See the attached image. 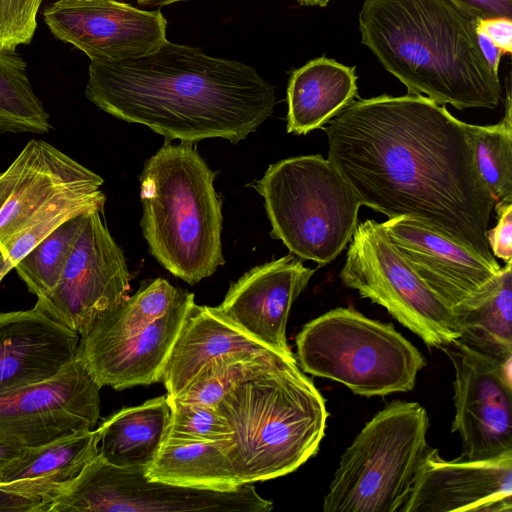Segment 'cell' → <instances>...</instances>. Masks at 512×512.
Wrapping results in <instances>:
<instances>
[{
  "mask_svg": "<svg viewBox=\"0 0 512 512\" xmlns=\"http://www.w3.org/2000/svg\"><path fill=\"white\" fill-rule=\"evenodd\" d=\"M466 124L422 95L353 100L325 129L328 159L361 205L414 219L499 265L487 236L495 200Z\"/></svg>",
  "mask_w": 512,
  "mask_h": 512,
  "instance_id": "1",
  "label": "cell"
},
{
  "mask_svg": "<svg viewBox=\"0 0 512 512\" xmlns=\"http://www.w3.org/2000/svg\"><path fill=\"white\" fill-rule=\"evenodd\" d=\"M88 71L90 102L166 141L237 144L271 116L276 101L274 87L252 66L168 40L140 57L91 60Z\"/></svg>",
  "mask_w": 512,
  "mask_h": 512,
  "instance_id": "2",
  "label": "cell"
},
{
  "mask_svg": "<svg viewBox=\"0 0 512 512\" xmlns=\"http://www.w3.org/2000/svg\"><path fill=\"white\" fill-rule=\"evenodd\" d=\"M358 19L362 43L408 94L459 110L500 104L477 21L449 0H365Z\"/></svg>",
  "mask_w": 512,
  "mask_h": 512,
  "instance_id": "3",
  "label": "cell"
},
{
  "mask_svg": "<svg viewBox=\"0 0 512 512\" xmlns=\"http://www.w3.org/2000/svg\"><path fill=\"white\" fill-rule=\"evenodd\" d=\"M216 409L231 428L224 450L242 484L299 468L318 452L329 416L296 360L240 381Z\"/></svg>",
  "mask_w": 512,
  "mask_h": 512,
  "instance_id": "4",
  "label": "cell"
},
{
  "mask_svg": "<svg viewBox=\"0 0 512 512\" xmlns=\"http://www.w3.org/2000/svg\"><path fill=\"white\" fill-rule=\"evenodd\" d=\"M215 176L193 143L170 141L145 161L140 175V225L149 251L190 285L224 264Z\"/></svg>",
  "mask_w": 512,
  "mask_h": 512,
  "instance_id": "5",
  "label": "cell"
},
{
  "mask_svg": "<svg viewBox=\"0 0 512 512\" xmlns=\"http://www.w3.org/2000/svg\"><path fill=\"white\" fill-rule=\"evenodd\" d=\"M264 198L273 238L302 260L332 262L350 242L362 206L334 164L302 155L271 164L253 183Z\"/></svg>",
  "mask_w": 512,
  "mask_h": 512,
  "instance_id": "6",
  "label": "cell"
},
{
  "mask_svg": "<svg viewBox=\"0 0 512 512\" xmlns=\"http://www.w3.org/2000/svg\"><path fill=\"white\" fill-rule=\"evenodd\" d=\"M302 370L366 397L408 392L426 365L391 323L338 307L306 323L296 336Z\"/></svg>",
  "mask_w": 512,
  "mask_h": 512,
  "instance_id": "7",
  "label": "cell"
},
{
  "mask_svg": "<svg viewBox=\"0 0 512 512\" xmlns=\"http://www.w3.org/2000/svg\"><path fill=\"white\" fill-rule=\"evenodd\" d=\"M429 418L417 402L394 401L379 411L341 456L325 512H400L430 446Z\"/></svg>",
  "mask_w": 512,
  "mask_h": 512,
  "instance_id": "8",
  "label": "cell"
},
{
  "mask_svg": "<svg viewBox=\"0 0 512 512\" xmlns=\"http://www.w3.org/2000/svg\"><path fill=\"white\" fill-rule=\"evenodd\" d=\"M340 272L342 282L384 308L430 348L460 338L454 311L416 274L381 223L357 225Z\"/></svg>",
  "mask_w": 512,
  "mask_h": 512,
  "instance_id": "9",
  "label": "cell"
},
{
  "mask_svg": "<svg viewBox=\"0 0 512 512\" xmlns=\"http://www.w3.org/2000/svg\"><path fill=\"white\" fill-rule=\"evenodd\" d=\"M147 467H117L99 455L57 494L49 512H268L273 503L252 483L233 491L196 489L153 481Z\"/></svg>",
  "mask_w": 512,
  "mask_h": 512,
  "instance_id": "10",
  "label": "cell"
},
{
  "mask_svg": "<svg viewBox=\"0 0 512 512\" xmlns=\"http://www.w3.org/2000/svg\"><path fill=\"white\" fill-rule=\"evenodd\" d=\"M101 176L42 140L29 141L0 173V244L54 210L84 205L103 212Z\"/></svg>",
  "mask_w": 512,
  "mask_h": 512,
  "instance_id": "11",
  "label": "cell"
},
{
  "mask_svg": "<svg viewBox=\"0 0 512 512\" xmlns=\"http://www.w3.org/2000/svg\"><path fill=\"white\" fill-rule=\"evenodd\" d=\"M101 212L84 214L61 276L36 304L80 337L103 311L128 297L131 274Z\"/></svg>",
  "mask_w": 512,
  "mask_h": 512,
  "instance_id": "12",
  "label": "cell"
},
{
  "mask_svg": "<svg viewBox=\"0 0 512 512\" xmlns=\"http://www.w3.org/2000/svg\"><path fill=\"white\" fill-rule=\"evenodd\" d=\"M452 362L455 415L463 460H482L512 451V358L500 361L460 339L441 348Z\"/></svg>",
  "mask_w": 512,
  "mask_h": 512,
  "instance_id": "13",
  "label": "cell"
},
{
  "mask_svg": "<svg viewBox=\"0 0 512 512\" xmlns=\"http://www.w3.org/2000/svg\"><path fill=\"white\" fill-rule=\"evenodd\" d=\"M100 389L77 354L54 377L1 394L0 442L35 447L95 429Z\"/></svg>",
  "mask_w": 512,
  "mask_h": 512,
  "instance_id": "14",
  "label": "cell"
},
{
  "mask_svg": "<svg viewBox=\"0 0 512 512\" xmlns=\"http://www.w3.org/2000/svg\"><path fill=\"white\" fill-rule=\"evenodd\" d=\"M50 32L91 60L116 61L157 50L166 40L160 10L116 0H57L43 12Z\"/></svg>",
  "mask_w": 512,
  "mask_h": 512,
  "instance_id": "15",
  "label": "cell"
},
{
  "mask_svg": "<svg viewBox=\"0 0 512 512\" xmlns=\"http://www.w3.org/2000/svg\"><path fill=\"white\" fill-rule=\"evenodd\" d=\"M314 273L290 253L246 272L213 309L265 347L296 359L286 339L287 321L292 304Z\"/></svg>",
  "mask_w": 512,
  "mask_h": 512,
  "instance_id": "16",
  "label": "cell"
},
{
  "mask_svg": "<svg viewBox=\"0 0 512 512\" xmlns=\"http://www.w3.org/2000/svg\"><path fill=\"white\" fill-rule=\"evenodd\" d=\"M512 451L482 460H444L430 447L400 512H511Z\"/></svg>",
  "mask_w": 512,
  "mask_h": 512,
  "instance_id": "17",
  "label": "cell"
},
{
  "mask_svg": "<svg viewBox=\"0 0 512 512\" xmlns=\"http://www.w3.org/2000/svg\"><path fill=\"white\" fill-rule=\"evenodd\" d=\"M381 224L416 274L453 311L493 287L500 276V265L414 219L397 217Z\"/></svg>",
  "mask_w": 512,
  "mask_h": 512,
  "instance_id": "18",
  "label": "cell"
},
{
  "mask_svg": "<svg viewBox=\"0 0 512 512\" xmlns=\"http://www.w3.org/2000/svg\"><path fill=\"white\" fill-rule=\"evenodd\" d=\"M193 302L194 294L182 290L162 317L135 335L80 338L78 354L92 379L101 388L116 390L160 382L164 364Z\"/></svg>",
  "mask_w": 512,
  "mask_h": 512,
  "instance_id": "19",
  "label": "cell"
},
{
  "mask_svg": "<svg viewBox=\"0 0 512 512\" xmlns=\"http://www.w3.org/2000/svg\"><path fill=\"white\" fill-rule=\"evenodd\" d=\"M99 430H81L26 447L0 477V511L49 512L59 491L99 452Z\"/></svg>",
  "mask_w": 512,
  "mask_h": 512,
  "instance_id": "20",
  "label": "cell"
},
{
  "mask_svg": "<svg viewBox=\"0 0 512 512\" xmlns=\"http://www.w3.org/2000/svg\"><path fill=\"white\" fill-rule=\"evenodd\" d=\"M79 341L37 304L0 313V395L57 375L77 356Z\"/></svg>",
  "mask_w": 512,
  "mask_h": 512,
  "instance_id": "21",
  "label": "cell"
},
{
  "mask_svg": "<svg viewBox=\"0 0 512 512\" xmlns=\"http://www.w3.org/2000/svg\"><path fill=\"white\" fill-rule=\"evenodd\" d=\"M263 350L270 349L226 321L213 307L193 302L164 364L160 382L167 396L176 398L208 362L236 352Z\"/></svg>",
  "mask_w": 512,
  "mask_h": 512,
  "instance_id": "22",
  "label": "cell"
},
{
  "mask_svg": "<svg viewBox=\"0 0 512 512\" xmlns=\"http://www.w3.org/2000/svg\"><path fill=\"white\" fill-rule=\"evenodd\" d=\"M355 66L319 57L291 73L287 132L305 135L336 116L357 96Z\"/></svg>",
  "mask_w": 512,
  "mask_h": 512,
  "instance_id": "23",
  "label": "cell"
},
{
  "mask_svg": "<svg viewBox=\"0 0 512 512\" xmlns=\"http://www.w3.org/2000/svg\"><path fill=\"white\" fill-rule=\"evenodd\" d=\"M170 415L167 395L119 410L98 427V455L117 467H148L165 440Z\"/></svg>",
  "mask_w": 512,
  "mask_h": 512,
  "instance_id": "24",
  "label": "cell"
},
{
  "mask_svg": "<svg viewBox=\"0 0 512 512\" xmlns=\"http://www.w3.org/2000/svg\"><path fill=\"white\" fill-rule=\"evenodd\" d=\"M225 441L164 440L146 477L167 484L214 491L242 485L224 450Z\"/></svg>",
  "mask_w": 512,
  "mask_h": 512,
  "instance_id": "25",
  "label": "cell"
},
{
  "mask_svg": "<svg viewBox=\"0 0 512 512\" xmlns=\"http://www.w3.org/2000/svg\"><path fill=\"white\" fill-rule=\"evenodd\" d=\"M460 340L505 361L512 358V261L501 267L496 284L454 310Z\"/></svg>",
  "mask_w": 512,
  "mask_h": 512,
  "instance_id": "26",
  "label": "cell"
},
{
  "mask_svg": "<svg viewBox=\"0 0 512 512\" xmlns=\"http://www.w3.org/2000/svg\"><path fill=\"white\" fill-rule=\"evenodd\" d=\"M181 291L163 278L144 280L134 295L101 312L80 338L96 340L135 335L162 317Z\"/></svg>",
  "mask_w": 512,
  "mask_h": 512,
  "instance_id": "27",
  "label": "cell"
},
{
  "mask_svg": "<svg viewBox=\"0 0 512 512\" xmlns=\"http://www.w3.org/2000/svg\"><path fill=\"white\" fill-rule=\"evenodd\" d=\"M49 114L35 94L23 58L0 50V132L47 133Z\"/></svg>",
  "mask_w": 512,
  "mask_h": 512,
  "instance_id": "28",
  "label": "cell"
},
{
  "mask_svg": "<svg viewBox=\"0 0 512 512\" xmlns=\"http://www.w3.org/2000/svg\"><path fill=\"white\" fill-rule=\"evenodd\" d=\"M290 360L296 359L285 358L271 350L236 352L216 358L200 369L176 399L216 408L222 397L240 381Z\"/></svg>",
  "mask_w": 512,
  "mask_h": 512,
  "instance_id": "29",
  "label": "cell"
},
{
  "mask_svg": "<svg viewBox=\"0 0 512 512\" xmlns=\"http://www.w3.org/2000/svg\"><path fill=\"white\" fill-rule=\"evenodd\" d=\"M478 172L492 194L495 205L512 203V115L507 90L506 112L497 124H466ZM494 205V206H495Z\"/></svg>",
  "mask_w": 512,
  "mask_h": 512,
  "instance_id": "30",
  "label": "cell"
},
{
  "mask_svg": "<svg viewBox=\"0 0 512 512\" xmlns=\"http://www.w3.org/2000/svg\"><path fill=\"white\" fill-rule=\"evenodd\" d=\"M83 216L77 215L61 223L14 266L29 291L37 298L46 296L56 286L77 238Z\"/></svg>",
  "mask_w": 512,
  "mask_h": 512,
  "instance_id": "31",
  "label": "cell"
},
{
  "mask_svg": "<svg viewBox=\"0 0 512 512\" xmlns=\"http://www.w3.org/2000/svg\"><path fill=\"white\" fill-rule=\"evenodd\" d=\"M170 422L165 440L217 442L232 438V431L216 408L169 398Z\"/></svg>",
  "mask_w": 512,
  "mask_h": 512,
  "instance_id": "32",
  "label": "cell"
},
{
  "mask_svg": "<svg viewBox=\"0 0 512 512\" xmlns=\"http://www.w3.org/2000/svg\"><path fill=\"white\" fill-rule=\"evenodd\" d=\"M97 211L84 205L58 208L0 244V281L35 245L67 219ZM99 212V211H98Z\"/></svg>",
  "mask_w": 512,
  "mask_h": 512,
  "instance_id": "33",
  "label": "cell"
},
{
  "mask_svg": "<svg viewBox=\"0 0 512 512\" xmlns=\"http://www.w3.org/2000/svg\"><path fill=\"white\" fill-rule=\"evenodd\" d=\"M42 0H0V50L15 52L32 41Z\"/></svg>",
  "mask_w": 512,
  "mask_h": 512,
  "instance_id": "34",
  "label": "cell"
},
{
  "mask_svg": "<svg viewBox=\"0 0 512 512\" xmlns=\"http://www.w3.org/2000/svg\"><path fill=\"white\" fill-rule=\"evenodd\" d=\"M498 224L488 230V243L493 256L505 262L512 261V203L495 205Z\"/></svg>",
  "mask_w": 512,
  "mask_h": 512,
  "instance_id": "35",
  "label": "cell"
},
{
  "mask_svg": "<svg viewBox=\"0 0 512 512\" xmlns=\"http://www.w3.org/2000/svg\"><path fill=\"white\" fill-rule=\"evenodd\" d=\"M477 22L480 19H512V0H449Z\"/></svg>",
  "mask_w": 512,
  "mask_h": 512,
  "instance_id": "36",
  "label": "cell"
},
{
  "mask_svg": "<svg viewBox=\"0 0 512 512\" xmlns=\"http://www.w3.org/2000/svg\"><path fill=\"white\" fill-rule=\"evenodd\" d=\"M477 28L482 30L500 48L503 54L512 51V19L497 17L480 19Z\"/></svg>",
  "mask_w": 512,
  "mask_h": 512,
  "instance_id": "37",
  "label": "cell"
},
{
  "mask_svg": "<svg viewBox=\"0 0 512 512\" xmlns=\"http://www.w3.org/2000/svg\"><path fill=\"white\" fill-rule=\"evenodd\" d=\"M478 45L482 52L483 57L490 65V67L498 73V67L502 56L500 48L484 33L477 28Z\"/></svg>",
  "mask_w": 512,
  "mask_h": 512,
  "instance_id": "38",
  "label": "cell"
},
{
  "mask_svg": "<svg viewBox=\"0 0 512 512\" xmlns=\"http://www.w3.org/2000/svg\"><path fill=\"white\" fill-rule=\"evenodd\" d=\"M23 449L24 447L0 442V477L6 465L17 457Z\"/></svg>",
  "mask_w": 512,
  "mask_h": 512,
  "instance_id": "39",
  "label": "cell"
},
{
  "mask_svg": "<svg viewBox=\"0 0 512 512\" xmlns=\"http://www.w3.org/2000/svg\"><path fill=\"white\" fill-rule=\"evenodd\" d=\"M185 0H137L138 4L149 7H160Z\"/></svg>",
  "mask_w": 512,
  "mask_h": 512,
  "instance_id": "40",
  "label": "cell"
},
{
  "mask_svg": "<svg viewBox=\"0 0 512 512\" xmlns=\"http://www.w3.org/2000/svg\"><path fill=\"white\" fill-rule=\"evenodd\" d=\"M300 5L303 6H318L325 7L332 0H296Z\"/></svg>",
  "mask_w": 512,
  "mask_h": 512,
  "instance_id": "41",
  "label": "cell"
}]
</instances>
